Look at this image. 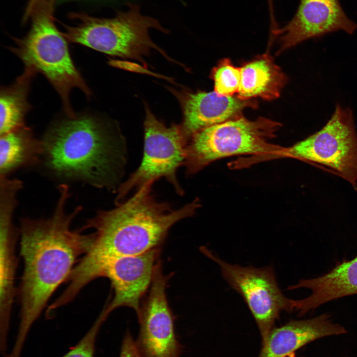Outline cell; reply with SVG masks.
I'll return each instance as SVG.
<instances>
[{
	"label": "cell",
	"instance_id": "2",
	"mask_svg": "<svg viewBox=\"0 0 357 357\" xmlns=\"http://www.w3.org/2000/svg\"><path fill=\"white\" fill-rule=\"evenodd\" d=\"M151 187L140 188L125 202L111 210H99L87 220L81 229L94 230V240L69 277L68 286L72 292L79 293L100 278L112 261L160 247L171 227L193 215L200 206L194 200L173 209L168 203L156 200Z\"/></svg>",
	"mask_w": 357,
	"mask_h": 357
},
{
	"label": "cell",
	"instance_id": "6",
	"mask_svg": "<svg viewBox=\"0 0 357 357\" xmlns=\"http://www.w3.org/2000/svg\"><path fill=\"white\" fill-rule=\"evenodd\" d=\"M77 22L63 25L62 33L66 40L106 54L121 58L140 59L151 49L162 52L150 39L149 30L167 33L156 19L143 15L138 5L130 3L128 9L113 18H101L86 13L71 14Z\"/></svg>",
	"mask_w": 357,
	"mask_h": 357
},
{
	"label": "cell",
	"instance_id": "9",
	"mask_svg": "<svg viewBox=\"0 0 357 357\" xmlns=\"http://www.w3.org/2000/svg\"><path fill=\"white\" fill-rule=\"evenodd\" d=\"M200 250L219 266L223 278L243 298L255 319L262 341L273 328L281 311L294 310V300L282 293L272 266L255 268L230 264L205 247L202 246Z\"/></svg>",
	"mask_w": 357,
	"mask_h": 357
},
{
	"label": "cell",
	"instance_id": "16",
	"mask_svg": "<svg viewBox=\"0 0 357 357\" xmlns=\"http://www.w3.org/2000/svg\"><path fill=\"white\" fill-rule=\"evenodd\" d=\"M13 213L8 208L0 210V345L2 347L7 345L10 319L16 294V245L19 231L14 225Z\"/></svg>",
	"mask_w": 357,
	"mask_h": 357
},
{
	"label": "cell",
	"instance_id": "5",
	"mask_svg": "<svg viewBox=\"0 0 357 357\" xmlns=\"http://www.w3.org/2000/svg\"><path fill=\"white\" fill-rule=\"evenodd\" d=\"M281 124L263 117L239 115L193 134L186 146V173L193 174L217 160L237 155L280 158L285 147L270 141Z\"/></svg>",
	"mask_w": 357,
	"mask_h": 357
},
{
	"label": "cell",
	"instance_id": "18",
	"mask_svg": "<svg viewBox=\"0 0 357 357\" xmlns=\"http://www.w3.org/2000/svg\"><path fill=\"white\" fill-rule=\"evenodd\" d=\"M44 149L42 140L35 137L26 125L0 134V177L42 161Z\"/></svg>",
	"mask_w": 357,
	"mask_h": 357
},
{
	"label": "cell",
	"instance_id": "23",
	"mask_svg": "<svg viewBox=\"0 0 357 357\" xmlns=\"http://www.w3.org/2000/svg\"><path fill=\"white\" fill-rule=\"evenodd\" d=\"M45 0L48 3H49L52 6H53L54 2L55 1V0Z\"/></svg>",
	"mask_w": 357,
	"mask_h": 357
},
{
	"label": "cell",
	"instance_id": "3",
	"mask_svg": "<svg viewBox=\"0 0 357 357\" xmlns=\"http://www.w3.org/2000/svg\"><path fill=\"white\" fill-rule=\"evenodd\" d=\"M41 140L42 160L56 177L114 188L123 164V148L97 116L66 115L51 124Z\"/></svg>",
	"mask_w": 357,
	"mask_h": 357
},
{
	"label": "cell",
	"instance_id": "10",
	"mask_svg": "<svg viewBox=\"0 0 357 357\" xmlns=\"http://www.w3.org/2000/svg\"><path fill=\"white\" fill-rule=\"evenodd\" d=\"M170 277L163 274L159 261L137 316L140 330L135 344L141 357H178L181 352L166 293Z\"/></svg>",
	"mask_w": 357,
	"mask_h": 357
},
{
	"label": "cell",
	"instance_id": "21",
	"mask_svg": "<svg viewBox=\"0 0 357 357\" xmlns=\"http://www.w3.org/2000/svg\"><path fill=\"white\" fill-rule=\"evenodd\" d=\"M108 316L102 310L85 335L61 357H94L98 333Z\"/></svg>",
	"mask_w": 357,
	"mask_h": 357
},
{
	"label": "cell",
	"instance_id": "22",
	"mask_svg": "<svg viewBox=\"0 0 357 357\" xmlns=\"http://www.w3.org/2000/svg\"><path fill=\"white\" fill-rule=\"evenodd\" d=\"M119 357H141L137 351L135 342L129 332L124 336Z\"/></svg>",
	"mask_w": 357,
	"mask_h": 357
},
{
	"label": "cell",
	"instance_id": "14",
	"mask_svg": "<svg viewBox=\"0 0 357 357\" xmlns=\"http://www.w3.org/2000/svg\"><path fill=\"white\" fill-rule=\"evenodd\" d=\"M346 332L343 327L333 323L326 313L309 319L291 321L272 329L262 341L258 357H291L296 351L315 340Z\"/></svg>",
	"mask_w": 357,
	"mask_h": 357
},
{
	"label": "cell",
	"instance_id": "8",
	"mask_svg": "<svg viewBox=\"0 0 357 357\" xmlns=\"http://www.w3.org/2000/svg\"><path fill=\"white\" fill-rule=\"evenodd\" d=\"M143 156L138 169L118 189L116 204L130 191L138 190L165 178L179 195L183 190L176 176L178 169L184 165L188 139L181 125L166 126L146 108Z\"/></svg>",
	"mask_w": 357,
	"mask_h": 357
},
{
	"label": "cell",
	"instance_id": "13",
	"mask_svg": "<svg viewBox=\"0 0 357 357\" xmlns=\"http://www.w3.org/2000/svg\"><path fill=\"white\" fill-rule=\"evenodd\" d=\"M181 104V127L189 140L195 133L238 117L245 108L255 107L256 103L214 91L187 93L182 98Z\"/></svg>",
	"mask_w": 357,
	"mask_h": 357
},
{
	"label": "cell",
	"instance_id": "11",
	"mask_svg": "<svg viewBox=\"0 0 357 357\" xmlns=\"http://www.w3.org/2000/svg\"><path fill=\"white\" fill-rule=\"evenodd\" d=\"M160 247L143 253L114 260L103 269L100 277L108 278L114 297L105 306L110 314L117 308H132L138 315L143 298L152 282L160 254Z\"/></svg>",
	"mask_w": 357,
	"mask_h": 357
},
{
	"label": "cell",
	"instance_id": "17",
	"mask_svg": "<svg viewBox=\"0 0 357 357\" xmlns=\"http://www.w3.org/2000/svg\"><path fill=\"white\" fill-rule=\"evenodd\" d=\"M241 80L237 97L243 100L260 97L277 98L287 79L281 69L267 54L258 56L241 67Z\"/></svg>",
	"mask_w": 357,
	"mask_h": 357
},
{
	"label": "cell",
	"instance_id": "4",
	"mask_svg": "<svg viewBox=\"0 0 357 357\" xmlns=\"http://www.w3.org/2000/svg\"><path fill=\"white\" fill-rule=\"evenodd\" d=\"M52 8L44 2L29 6L30 29L23 38H13L15 45L9 49L24 67L46 77L60 96L65 114L72 116L75 114L70 102L72 90H80L88 98L92 93L73 61L66 39L54 22Z\"/></svg>",
	"mask_w": 357,
	"mask_h": 357
},
{
	"label": "cell",
	"instance_id": "20",
	"mask_svg": "<svg viewBox=\"0 0 357 357\" xmlns=\"http://www.w3.org/2000/svg\"><path fill=\"white\" fill-rule=\"evenodd\" d=\"M211 76L215 91L221 95L233 96L238 93L240 80L241 68L234 66L230 60H220L213 69Z\"/></svg>",
	"mask_w": 357,
	"mask_h": 357
},
{
	"label": "cell",
	"instance_id": "1",
	"mask_svg": "<svg viewBox=\"0 0 357 357\" xmlns=\"http://www.w3.org/2000/svg\"><path fill=\"white\" fill-rule=\"evenodd\" d=\"M59 197L52 215L48 218L20 219V255L23 270L18 294L20 322L12 352L21 354L28 333L59 287L67 281L80 259L88 251L93 232L72 230L71 225L82 208L65 210L70 193L60 184Z\"/></svg>",
	"mask_w": 357,
	"mask_h": 357
},
{
	"label": "cell",
	"instance_id": "7",
	"mask_svg": "<svg viewBox=\"0 0 357 357\" xmlns=\"http://www.w3.org/2000/svg\"><path fill=\"white\" fill-rule=\"evenodd\" d=\"M281 158L297 159L336 175L357 189V134L352 111L337 105L319 131L285 147Z\"/></svg>",
	"mask_w": 357,
	"mask_h": 357
},
{
	"label": "cell",
	"instance_id": "15",
	"mask_svg": "<svg viewBox=\"0 0 357 357\" xmlns=\"http://www.w3.org/2000/svg\"><path fill=\"white\" fill-rule=\"evenodd\" d=\"M304 288L311 291L309 296L294 300V309L299 315L306 314L328 301L357 294V255L338 263L328 273L319 277L301 279L288 290Z\"/></svg>",
	"mask_w": 357,
	"mask_h": 357
},
{
	"label": "cell",
	"instance_id": "19",
	"mask_svg": "<svg viewBox=\"0 0 357 357\" xmlns=\"http://www.w3.org/2000/svg\"><path fill=\"white\" fill-rule=\"evenodd\" d=\"M36 74L24 67L12 84L0 88V135L26 125L25 117L32 108L28 96Z\"/></svg>",
	"mask_w": 357,
	"mask_h": 357
},
{
	"label": "cell",
	"instance_id": "12",
	"mask_svg": "<svg viewBox=\"0 0 357 357\" xmlns=\"http://www.w3.org/2000/svg\"><path fill=\"white\" fill-rule=\"evenodd\" d=\"M357 28L343 11L339 0H300L293 18L275 31L280 51L312 38L343 30L352 34Z\"/></svg>",
	"mask_w": 357,
	"mask_h": 357
}]
</instances>
